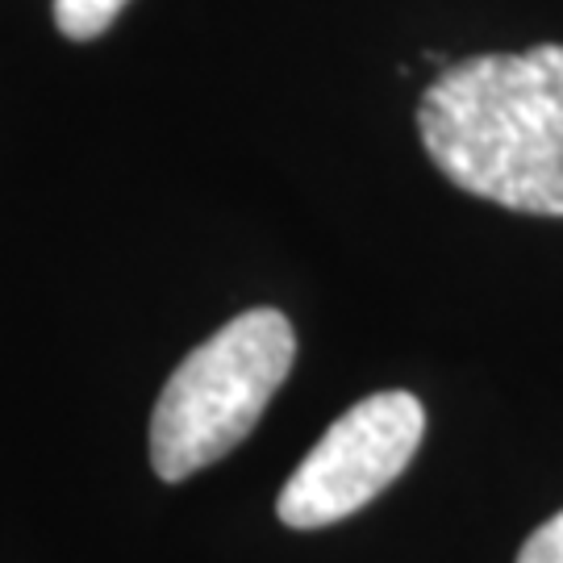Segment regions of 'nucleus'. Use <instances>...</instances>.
<instances>
[{"label": "nucleus", "mask_w": 563, "mask_h": 563, "mask_svg": "<svg viewBox=\"0 0 563 563\" xmlns=\"http://www.w3.org/2000/svg\"><path fill=\"white\" fill-rule=\"evenodd\" d=\"M418 134L463 192L563 218V46L443 67L422 92Z\"/></svg>", "instance_id": "obj_1"}, {"label": "nucleus", "mask_w": 563, "mask_h": 563, "mask_svg": "<svg viewBox=\"0 0 563 563\" xmlns=\"http://www.w3.org/2000/svg\"><path fill=\"white\" fill-rule=\"evenodd\" d=\"M297 360L280 309H251L205 339L163 384L151 418V463L167 484L218 463L255 430Z\"/></svg>", "instance_id": "obj_2"}, {"label": "nucleus", "mask_w": 563, "mask_h": 563, "mask_svg": "<svg viewBox=\"0 0 563 563\" xmlns=\"http://www.w3.org/2000/svg\"><path fill=\"white\" fill-rule=\"evenodd\" d=\"M422 434L426 409L413 393L393 388L363 397L325 430L322 443L280 488V522L292 530H322L360 514L409 467Z\"/></svg>", "instance_id": "obj_3"}, {"label": "nucleus", "mask_w": 563, "mask_h": 563, "mask_svg": "<svg viewBox=\"0 0 563 563\" xmlns=\"http://www.w3.org/2000/svg\"><path fill=\"white\" fill-rule=\"evenodd\" d=\"M130 0H55V21L67 38L88 42L104 34Z\"/></svg>", "instance_id": "obj_4"}, {"label": "nucleus", "mask_w": 563, "mask_h": 563, "mask_svg": "<svg viewBox=\"0 0 563 563\" xmlns=\"http://www.w3.org/2000/svg\"><path fill=\"white\" fill-rule=\"evenodd\" d=\"M518 563H563V514H555L526 539Z\"/></svg>", "instance_id": "obj_5"}]
</instances>
